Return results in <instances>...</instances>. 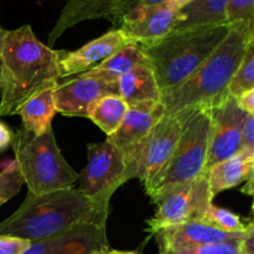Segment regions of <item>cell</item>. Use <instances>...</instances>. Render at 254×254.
Instances as JSON below:
<instances>
[{"label":"cell","mask_w":254,"mask_h":254,"mask_svg":"<svg viewBox=\"0 0 254 254\" xmlns=\"http://www.w3.org/2000/svg\"><path fill=\"white\" fill-rule=\"evenodd\" d=\"M108 208L109 203L91 200L74 188L44 195L27 192L21 206L0 222V235L30 242L51 240L83 226H107Z\"/></svg>","instance_id":"6da1fadb"},{"label":"cell","mask_w":254,"mask_h":254,"mask_svg":"<svg viewBox=\"0 0 254 254\" xmlns=\"http://www.w3.org/2000/svg\"><path fill=\"white\" fill-rule=\"evenodd\" d=\"M60 51L42 44L30 25L5 31L1 49L0 117L17 114L22 104L46 89L56 88Z\"/></svg>","instance_id":"7a4b0ae2"},{"label":"cell","mask_w":254,"mask_h":254,"mask_svg":"<svg viewBox=\"0 0 254 254\" xmlns=\"http://www.w3.org/2000/svg\"><path fill=\"white\" fill-rule=\"evenodd\" d=\"M254 47V21L230 24V31L202 66L185 82L161 94L165 114L211 106L228 92L247 55Z\"/></svg>","instance_id":"3957f363"},{"label":"cell","mask_w":254,"mask_h":254,"mask_svg":"<svg viewBox=\"0 0 254 254\" xmlns=\"http://www.w3.org/2000/svg\"><path fill=\"white\" fill-rule=\"evenodd\" d=\"M230 31V24L173 30L159 41L140 45L161 94L179 86L207 61Z\"/></svg>","instance_id":"277c9868"},{"label":"cell","mask_w":254,"mask_h":254,"mask_svg":"<svg viewBox=\"0 0 254 254\" xmlns=\"http://www.w3.org/2000/svg\"><path fill=\"white\" fill-rule=\"evenodd\" d=\"M12 150L24 184L32 195L73 188L78 174L62 155L54 131L35 135L21 127L14 134Z\"/></svg>","instance_id":"5b68a950"},{"label":"cell","mask_w":254,"mask_h":254,"mask_svg":"<svg viewBox=\"0 0 254 254\" xmlns=\"http://www.w3.org/2000/svg\"><path fill=\"white\" fill-rule=\"evenodd\" d=\"M210 140V107L192 108L173 156L148 193L149 197L153 198L173 186L192 181L205 174Z\"/></svg>","instance_id":"8992f818"},{"label":"cell","mask_w":254,"mask_h":254,"mask_svg":"<svg viewBox=\"0 0 254 254\" xmlns=\"http://www.w3.org/2000/svg\"><path fill=\"white\" fill-rule=\"evenodd\" d=\"M191 109L165 114L154 126L127 169L128 180L139 179L149 193L170 161Z\"/></svg>","instance_id":"52a82bcc"},{"label":"cell","mask_w":254,"mask_h":254,"mask_svg":"<svg viewBox=\"0 0 254 254\" xmlns=\"http://www.w3.org/2000/svg\"><path fill=\"white\" fill-rule=\"evenodd\" d=\"M212 200L206 173L195 180L173 186L151 198L158 205V210L153 218L148 220L149 231L154 235L168 226L202 220Z\"/></svg>","instance_id":"ba28073f"},{"label":"cell","mask_w":254,"mask_h":254,"mask_svg":"<svg viewBox=\"0 0 254 254\" xmlns=\"http://www.w3.org/2000/svg\"><path fill=\"white\" fill-rule=\"evenodd\" d=\"M86 168L78 174V190L88 198L109 203L113 193L128 181L123 154L109 141L92 143Z\"/></svg>","instance_id":"9c48e42d"},{"label":"cell","mask_w":254,"mask_h":254,"mask_svg":"<svg viewBox=\"0 0 254 254\" xmlns=\"http://www.w3.org/2000/svg\"><path fill=\"white\" fill-rule=\"evenodd\" d=\"M210 107L211 140L206 173L216 164L237 155L242 150V131L248 113L241 108L237 98L228 92Z\"/></svg>","instance_id":"30bf717a"},{"label":"cell","mask_w":254,"mask_h":254,"mask_svg":"<svg viewBox=\"0 0 254 254\" xmlns=\"http://www.w3.org/2000/svg\"><path fill=\"white\" fill-rule=\"evenodd\" d=\"M108 94H119L118 81H108L87 72L64 82L60 81L54 89L55 106L59 113L83 118H88L92 106Z\"/></svg>","instance_id":"8fae6325"},{"label":"cell","mask_w":254,"mask_h":254,"mask_svg":"<svg viewBox=\"0 0 254 254\" xmlns=\"http://www.w3.org/2000/svg\"><path fill=\"white\" fill-rule=\"evenodd\" d=\"M181 9L171 1L140 7L127 15L117 29H121L133 42L149 45L170 34L178 25Z\"/></svg>","instance_id":"7c38bea8"},{"label":"cell","mask_w":254,"mask_h":254,"mask_svg":"<svg viewBox=\"0 0 254 254\" xmlns=\"http://www.w3.org/2000/svg\"><path fill=\"white\" fill-rule=\"evenodd\" d=\"M164 116L165 108L161 102L133 104L129 106L126 117L116 133L107 136V141L113 144L123 154L127 161V169L144 139Z\"/></svg>","instance_id":"4fadbf2b"},{"label":"cell","mask_w":254,"mask_h":254,"mask_svg":"<svg viewBox=\"0 0 254 254\" xmlns=\"http://www.w3.org/2000/svg\"><path fill=\"white\" fill-rule=\"evenodd\" d=\"M131 42L123 30L112 29L76 51L61 50L59 60L60 77L68 78L91 71Z\"/></svg>","instance_id":"5bb4252c"},{"label":"cell","mask_w":254,"mask_h":254,"mask_svg":"<svg viewBox=\"0 0 254 254\" xmlns=\"http://www.w3.org/2000/svg\"><path fill=\"white\" fill-rule=\"evenodd\" d=\"M154 235L159 251H179L212 243L240 241L245 233H228L218 230L205 220H191L161 228Z\"/></svg>","instance_id":"9a60e30c"},{"label":"cell","mask_w":254,"mask_h":254,"mask_svg":"<svg viewBox=\"0 0 254 254\" xmlns=\"http://www.w3.org/2000/svg\"><path fill=\"white\" fill-rule=\"evenodd\" d=\"M107 250V226H83L60 237L32 242L22 254H93Z\"/></svg>","instance_id":"2e32d148"},{"label":"cell","mask_w":254,"mask_h":254,"mask_svg":"<svg viewBox=\"0 0 254 254\" xmlns=\"http://www.w3.org/2000/svg\"><path fill=\"white\" fill-rule=\"evenodd\" d=\"M114 1L116 0H67L49 35L50 45L77 24L87 20L106 19Z\"/></svg>","instance_id":"e0dca14e"},{"label":"cell","mask_w":254,"mask_h":254,"mask_svg":"<svg viewBox=\"0 0 254 254\" xmlns=\"http://www.w3.org/2000/svg\"><path fill=\"white\" fill-rule=\"evenodd\" d=\"M119 96L128 106L161 102V91L151 66H140L118 78Z\"/></svg>","instance_id":"ac0fdd59"},{"label":"cell","mask_w":254,"mask_h":254,"mask_svg":"<svg viewBox=\"0 0 254 254\" xmlns=\"http://www.w3.org/2000/svg\"><path fill=\"white\" fill-rule=\"evenodd\" d=\"M253 168L254 160L243 153L212 166L206 174L213 197L222 191L236 188L247 180Z\"/></svg>","instance_id":"d6986e66"},{"label":"cell","mask_w":254,"mask_h":254,"mask_svg":"<svg viewBox=\"0 0 254 254\" xmlns=\"http://www.w3.org/2000/svg\"><path fill=\"white\" fill-rule=\"evenodd\" d=\"M54 89H46L22 104L17 114L22 119V128L35 135H44L51 130V122L56 114Z\"/></svg>","instance_id":"ffe728a7"},{"label":"cell","mask_w":254,"mask_h":254,"mask_svg":"<svg viewBox=\"0 0 254 254\" xmlns=\"http://www.w3.org/2000/svg\"><path fill=\"white\" fill-rule=\"evenodd\" d=\"M231 0H193L180 11V19L174 30L222 25L227 22V7Z\"/></svg>","instance_id":"44dd1931"},{"label":"cell","mask_w":254,"mask_h":254,"mask_svg":"<svg viewBox=\"0 0 254 254\" xmlns=\"http://www.w3.org/2000/svg\"><path fill=\"white\" fill-rule=\"evenodd\" d=\"M140 66H151L150 61L140 45L136 42H131L128 46L117 52L116 55H113L111 59L102 62L99 66L91 69L87 73L108 79V81H118L119 77Z\"/></svg>","instance_id":"7402d4cb"},{"label":"cell","mask_w":254,"mask_h":254,"mask_svg":"<svg viewBox=\"0 0 254 254\" xmlns=\"http://www.w3.org/2000/svg\"><path fill=\"white\" fill-rule=\"evenodd\" d=\"M128 108V103L119 94H108L92 106L88 118L109 136L119 128Z\"/></svg>","instance_id":"603a6c76"},{"label":"cell","mask_w":254,"mask_h":254,"mask_svg":"<svg viewBox=\"0 0 254 254\" xmlns=\"http://www.w3.org/2000/svg\"><path fill=\"white\" fill-rule=\"evenodd\" d=\"M202 220L228 233H245L247 230V226L242 222L240 216L213 203H211L207 208Z\"/></svg>","instance_id":"cb8c5ba5"},{"label":"cell","mask_w":254,"mask_h":254,"mask_svg":"<svg viewBox=\"0 0 254 254\" xmlns=\"http://www.w3.org/2000/svg\"><path fill=\"white\" fill-rule=\"evenodd\" d=\"M24 185L20 169L16 161H11L0 171V207L17 195Z\"/></svg>","instance_id":"d4e9b609"},{"label":"cell","mask_w":254,"mask_h":254,"mask_svg":"<svg viewBox=\"0 0 254 254\" xmlns=\"http://www.w3.org/2000/svg\"><path fill=\"white\" fill-rule=\"evenodd\" d=\"M254 87V47L241 64L235 78L228 87V94L238 98L241 94L250 91Z\"/></svg>","instance_id":"484cf974"},{"label":"cell","mask_w":254,"mask_h":254,"mask_svg":"<svg viewBox=\"0 0 254 254\" xmlns=\"http://www.w3.org/2000/svg\"><path fill=\"white\" fill-rule=\"evenodd\" d=\"M168 0H116L112 4L106 19L112 22L114 29L119 26L122 20L129 15L130 12L140 9V7L151 6V5H158L161 2H165Z\"/></svg>","instance_id":"4316f807"},{"label":"cell","mask_w":254,"mask_h":254,"mask_svg":"<svg viewBox=\"0 0 254 254\" xmlns=\"http://www.w3.org/2000/svg\"><path fill=\"white\" fill-rule=\"evenodd\" d=\"M160 254H245L242 250V240L230 242L212 243L200 247L179 251H160Z\"/></svg>","instance_id":"83f0119b"},{"label":"cell","mask_w":254,"mask_h":254,"mask_svg":"<svg viewBox=\"0 0 254 254\" xmlns=\"http://www.w3.org/2000/svg\"><path fill=\"white\" fill-rule=\"evenodd\" d=\"M226 16L228 24L254 19V0H231Z\"/></svg>","instance_id":"f1b7e54d"},{"label":"cell","mask_w":254,"mask_h":254,"mask_svg":"<svg viewBox=\"0 0 254 254\" xmlns=\"http://www.w3.org/2000/svg\"><path fill=\"white\" fill-rule=\"evenodd\" d=\"M32 242L14 236L0 235V254H22Z\"/></svg>","instance_id":"f546056e"},{"label":"cell","mask_w":254,"mask_h":254,"mask_svg":"<svg viewBox=\"0 0 254 254\" xmlns=\"http://www.w3.org/2000/svg\"><path fill=\"white\" fill-rule=\"evenodd\" d=\"M241 153L254 156V114H248L242 131V150Z\"/></svg>","instance_id":"4dcf8cb0"},{"label":"cell","mask_w":254,"mask_h":254,"mask_svg":"<svg viewBox=\"0 0 254 254\" xmlns=\"http://www.w3.org/2000/svg\"><path fill=\"white\" fill-rule=\"evenodd\" d=\"M12 140H14V133H12L11 129L4 122L0 121V153L10 148Z\"/></svg>","instance_id":"1f68e13d"},{"label":"cell","mask_w":254,"mask_h":254,"mask_svg":"<svg viewBox=\"0 0 254 254\" xmlns=\"http://www.w3.org/2000/svg\"><path fill=\"white\" fill-rule=\"evenodd\" d=\"M237 101L243 111L247 112L248 114H254V87L250 91L241 94Z\"/></svg>","instance_id":"d6a6232c"},{"label":"cell","mask_w":254,"mask_h":254,"mask_svg":"<svg viewBox=\"0 0 254 254\" xmlns=\"http://www.w3.org/2000/svg\"><path fill=\"white\" fill-rule=\"evenodd\" d=\"M242 250L245 254H254V222L247 226L242 238Z\"/></svg>","instance_id":"836d02e7"},{"label":"cell","mask_w":254,"mask_h":254,"mask_svg":"<svg viewBox=\"0 0 254 254\" xmlns=\"http://www.w3.org/2000/svg\"><path fill=\"white\" fill-rule=\"evenodd\" d=\"M242 192L253 196V222H254V168L246 180V185L242 188Z\"/></svg>","instance_id":"e575fe53"},{"label":"cell","mask_w":254,"mask_h":254,"mask_svg":"<svg viewBox=\"0 0 254 254\" xmlns=\"http://www.w3.org/2000/svg\"><path fill=\"white\" fill-rule=\"evenodd\" d=\"M6 30L2 29L0 26V88H1V49H2V40H4V35Z\"/></svg>","instance_id":"d590c367"},{"label":"cell","mask_w":254,"mask_h":254,"mask_svg":"<svg viewBox=\"0 0 254 254\" xmlns=\"http://www.w3.org/2000/svg\"><path fill=\"white\" fill-rule=\"evenodd\" d=\"M169 1H171L174 5H176V6H178V7L183 9V7H185L186 5L191 4V2H192L193 0H169Z\"/></svg>","instance_id":"8d00e7d4"},{"label":"cell","mask_w":254,"mask_h":254,"mask_svg":"<svg viewBox=\"0 0 254 254\" xmlns=\"http://www.w3.org/2000/svg\"><path fill=\"white\" fill-rule=\"evenodd\" d=\"M101 254H139L136 252H130V251H117V250H107Z\"/></svg>","instance_id":"74e56055"},{"label":"cell","mask_w":254,"mask_h":254,"mask_svg":"<svg viewBox=\"0 0 254 254\" xmlns=\"http://www.w3.org/2000/svg\"><path fill=\"white\" fill-rule=\"evenodd\" d=\"M102 252H97V253H93V254H101Z\"/></svg>","instance_id":"f35d334b"},{"label":"cell","mask_w":254,"mask_h":254,"mask_svg":"<svg viewBox=\"0 0 254 254\" xmlns=\"http://www.w3.org/2000/svg\"><path fill=\"white\" fill-rule=\"evenodd\" d=\"M253 160H254V156H253Z\"/></svg>","instance_id":"ab89813d"}]
</instances>
